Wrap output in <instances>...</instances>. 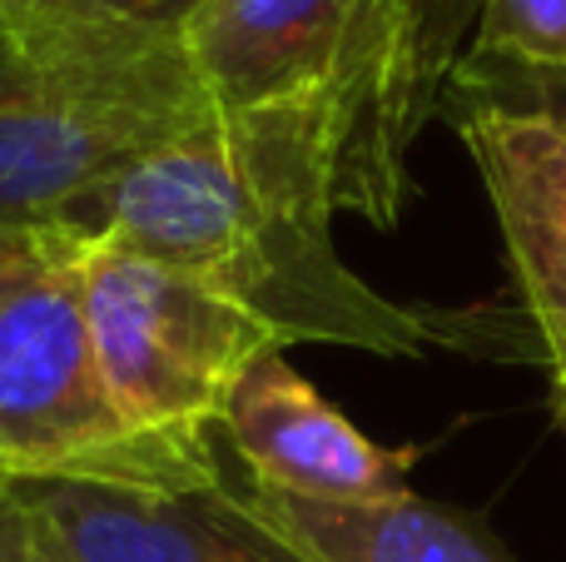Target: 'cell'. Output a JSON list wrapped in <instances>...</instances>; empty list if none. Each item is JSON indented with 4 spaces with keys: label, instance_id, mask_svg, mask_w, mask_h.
<instances>
[{
    "label": "cell",
    "instance_id": "3957f363",
    "mask_svg": "<svg viewBox=\"0 0 566 562\" xmlns=\"http://www.w3.org/2000/svg\"><path fill=\"white\" fill-rule=\"evenodd\" d=\"M214 115L179 30L45 0L0 30V225L50 235L75 199Z\"/></svg>",
    "mask_w": 566,
    "mask_h": 562
},
{
    "label": "cell",
    "instance_id": "30bf717a",
    "mask_svg": "<svg viewBox=\"0 0 566 562\" xmlns=\"http://www.w3.org/2000/svg\"><path fill=\"white\" fill-rule=\"evenodd\" d=\"M448 110H502L566 135V65H527L488 50H462L442 90V115Z\"/></svg>",
    "mask_w": 566,
    "mask_h": 562
},
{
    "label": "cell",
    "instance_id": "2e32d148",
    "mask_svg": "<svg viewBox=\"0 0 566 562\" xmlns=\"http://www.w3.org/2000/svg\"><path fill=\"white\" fill-rule=\"evenodd\" d=\"M552 418L566 434V374H552Z\"/></svg>",
    "mask_w": 566,
    "mask_h": 562
},
{
    "label": "cell",
    "instance_id": "6da1fadb",
    "mask_svg": "<svg viewBox=\"0 0 566 562\" xmlns=\"http://www.w3.org/2000/svg\"><path fill=\"white\" fill-rule=\"evenodd\" d=\"M338 145L313 100L219 110L70 205L55 235L205 279L289 344L418 358L432 324L363 284L333 244Z\"/></svg>",
    "mask_w": 566,
    "mask_h": 562
},
{
    "label": "cell",
    "instance_id": "5b68a950",
    "mask_svg": "<svg viewBox=\"0 0 566 562\" xmlns=\"http://www.w3.org/2000/svg\"><path fill=\"white\" fill-rule=\"evenodd\" d=\"M80 249V299L119 414L189 464L219 468V418L259 354L283 348L249 309L175 264Z\"/></svg>",
    "mask_w": 566,
    "mask_h": 562
},
{
    "label": "cell",
    "instance_id": "4fadbf2b",
    "mask_svg": "<svg viewBox=\"0 0 566 562\" xmlns=\"http://www.w3.org/2000/svg\"><path fill=\"white\" fill-rule=\"evenodd\" d=\"M95 6L115 10V15H125V20H139V25L179 30L199 6H205V0H95Z\"/></svg>",
    "mask_w": 566,
    "mask_h": 562
},
{
    "label": "cell",
    "instance_id": "ba28073f",
    "mask_svg": "<svg viewBox=\"0 0 566 562\" xmlns=\"http://www.w3.org/2000/svg\"><path fill=\"white\" fill-rule=\"evenodd\" d=\"M219 438L239 454L254 488L323 503H378L408 493V454L363 438L298 368L269 348L234 384Z\"/></svg>",
    "mask_w": 566,
    "mask_h": 562
},
{
    "label": "cell",
    "instance_id": "277c9868",
    "mask_svg": "<svg viewBox=\"0 0 566 562\" xmlns=\"http://www.w3.org/2000/svg\"><path fill=\"white\" fill-rule=\"evenodd\" d=\"M0 473L85 483H214L145 438L105 384L80 299V249L45 235L0 264Z\"/></svg>",
    "mask_w": 566,
    "mask_h": 562
},
{
    "label": "cell",
    "instance_id": "8fae6325",
    "mask_svg": "<svg viewBox=\"0 0 566 562\" xmlns=\"http://www.w3.org/2000/svg\"><path fill=\"white\" fill-rule=\"evenodd\" d=\"M472 50L527 65H566V0H482Z\"/></svg>",
    "mask_w": 566,
    "mask_h": 562
},
{
    "label": "cell",
    "instance_id": "52a82bcc",
    "mask_svg": "<svg viewBox=\"0 0 566 562\" xmlns=\"http://www.w3.org/2000/svg\"><path fill=\"white\" fill-rule=\"evenodd\" d=\"M507 239L517 289L512 348L566 374V135L502 110H448Z\"/></svg>",
    "mask_w": 566,
    "mask_h": 562
},
{
    "label": "cell",
    "instance_id": "7a4b0ae2",
    "mask_svg": "<svg viewBox=\"0 0 566 562\" xmlns=\"http://www.w3.org/2000/svg\"><path fill=\"white\" fill-rule=\"evenodd\" d=\"M482 0H205L179 25L219 110L313 100L338 145V209L392 225L408 149L442 110Z\"/></svg>",
    "mask_w": 566,
    "mask_h": 562
},
{
    "label": "cell",
    "instance_id": "7c38bea8",
    "mask_svg": "<svg viewBox=\"0 0 566 562\" xmlns=\"http://www.w3.org/2000/svg\"><path fill=\"white\" fill-rule=\"evenodd\" d=\"M0 562H65L45 538V528L35 523V513L6 483V473H0Z\"/></svg>",
    "mask_w": 566,
    "mask_h": 562
},
{
    "label": "cell",
    "instance_id": "9a60e30c",
    "mask_svg": "<svg viewBox=\"0 0 566 562\" xmlns=\"http://www.w3.org/2000/svg\"><path fill=\"white\" fill-rule=\"evenodd\" d=\"M40 6H45V0H0V30L20 25V20H25V15H35Z\"/></svg>",
    "mask_w": 566,
    "mask_h": 562
},
{
    "label": "cell",
    "instance_id": "8992f818",
    "mask_svg": "<svg viewBox=\"0 0 566 562\" xmlns=\"http://www.w3.org/2000/svg\"><path fill=\"white\" fill-rule=\"evenodd\" d=\"M6 483L65 562H313L224 478L85 483L6 473Z\"/></svg>",
    "mask_w": 566,
    "mask_h": 562
},
{
    "label": "cell",
    "instance_id": "5bb4252c",
    "mask_svg": "<svg viewBox=\"0 0 566 562\" xmlns=\"http://www.w3.org/2000/svg\"><path fill=\"white\" fill-rule=\"evenodd\" d=\"M50 235H55V229H50ZM40 229H10V225H0V264H6V259H20V254H30V249L40 244Z\"/></svg>",
    "mask_w": 566,
    "mask_h": 562
},
{
    "label": "cell",
    "instance_id": "9c48e42d",
    "mask_svg": "<svg viewBox=\"0 0 566 562\" xmlns=\"http://www.w3.org/2000/svg\"><path fill=\"white\" fill-rule=\"evenodd\" d=\"M244 498L313 562H512L482 523L412 488L378 503H323L274 488H249Z\"/></svg>",
    "mask_w": 566,
    "mask_h": 562
}]
</instances>
